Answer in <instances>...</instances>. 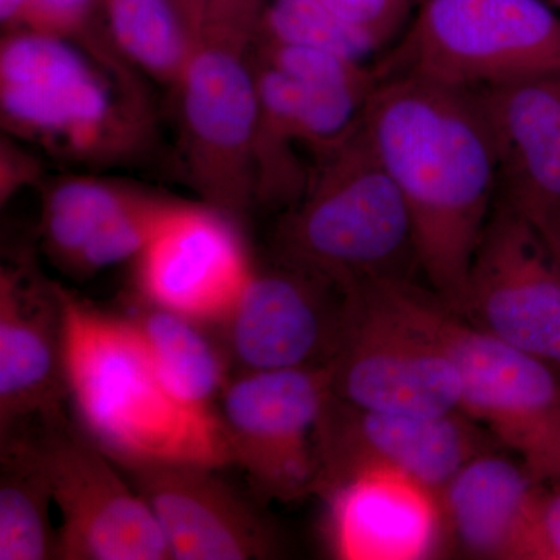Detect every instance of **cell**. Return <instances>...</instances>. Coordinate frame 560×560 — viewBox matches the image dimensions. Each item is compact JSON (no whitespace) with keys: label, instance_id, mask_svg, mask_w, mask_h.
Returning a JSON list of instances; mask_svg holds the SVG:
<instances>
[{"label":"cell","instance_id":"27","mask_svg":"<svg viewBox=\"0 0 560 560\" xmlns=\"http://www.w3.org/2000/svg\"><path fill=\"white\" fill-rule=\"evenodd\" d=\"M372 51L381 49L407 27L415 0H320Z\"/></svg>","mask_w":560,"mask_h":560},{"label":"cell","instance_id":"31","mask_svg":"<svg viewBox=\"0 0 560 560\" xmlns=\"http://www.w3.org/2000/svg\"><path fill=\"white\" fill-rule=\"evenodd\" d=\"M550 249L552 259L560 270V212L533 221Z\"/></svg>","mask_w":560,"mask_h":560},{"label":"cell","instance_id":"18","mask_svg":"<svg viewBox=\"0 0 560 560\" xmlns=\"http://www.w3.org/2000/svg\"><path fill=\"white\" fill-rule=\"evenodd\" d=\"M499 156V200L536 221L560 212V72L475 90Z\"/></svg>","mask_w":560,"mask_h":560},{"label":"cell","instance_id":"25","mask_svg":"<svg viewBox=\"0 0 560 560\" xmlns=\"http://www.w3.org/2000/svg\"><path fill=\"white\" fill-rule=\"evenodd\" d=\"M256 39L316 47L355 61L372 54L320 0H268Z\"/></svg>","mask_w":560,"mask_h":560},{"label":"cell","instance_id":"9","mask_svg":"<svg viewBox=\"0 0 560 560\" xmlns=\"http://www.w3.org/2000/svg\"><path fill=\"white\" fill-rule=\"evenodd\" d=\"M43 427L35 442L61 515L57 559H172L153 511L120 467L65 416Z\"/></svg>","mask_w":560,"mask_h":560},{"label":"cell","instance_id":"29","mask_svg":"<svg viewBox=\"0 0 560 560\" xmlns=\"http://www.w3.org/2000/svg\"><path fill=\"white\" fill-rule=\"evenodd\" d=\"M539 560H560V482L545 485L537 512Z\"/></svg>","mask_w":560,"mask_h":560},{"label":"cell","instance_id":"10","mask_svg":"<svg viewBox=\"0 0 560 560\" xmlns=\"http://www.w3.org/2000/svg\"><path fill=\"white\" fill-rule=\"evenodd\" d=\"M330 396L329 366L243 371L224 386L219 416L231 466L264 499L315 492V429Z\"/></svg>","mask_w":560,"mask_h":560},{"label":"cell","instance_id":"20","mask_svg":"<svg viewBox=\"0 0 560 560\" xmlns=\"http://www.w3.org/2000/svg\"><path fill=\"white\" fill-rule=\"evenodd\" d=\"M259 54L296 81L301 143L318 154L355 130L378 83L374 68L335 51L270 40H260Z\"/></svg>","mask_w":560,"mask_h":560},{"label":"cell","instance_id":"28","mask_svg":"<svg viewBox=\"0 0 560 560\" xmlns=\"http://www.w3.org/2000/svg\"><path fill=\"white\" fill-rule=\"evenodd\" d=\"M101 0H33L24 28L51 35H84L88 22Z\"/></svg>","mask_w":560,"mask_h":560},{"label":"cell","instance_id":"19","mask_svg":"<svg viewBox=\"0 0 560 560\" xmlns=\"http://www.w3.org/2000/svg\"><path fill=\"white\" fill-rule=\"evenodd\" d=\"M326 500L337 558L412 560L442 552L438 495L405 475L370 471Z\"/></svg>","mask_w":560,"mask_h":560},{"label":"cell","instance_id":"13","mask_svg":"<svg viewBox=\"0 0 560 560\" xmlns=\"http://www.w3.org/2000/svg\"><path fill=\"white\" fill-rule=\"evenodd\" d=\"M253 272L230 215L178 202L139 254L136 278L147 304L198 324H224Z\"/></svg>","mask_w":560,"mask_h":560},{"label":"cell","instance_id":"34","mask_svg":"<svg viewBox=\"0 0 560 560\" xmlns=\"http://www.w3.org/2000/svg\"><path fill=\"white\" fill-rule=\"evenodd\" d=\"M419 2H420V0H419ZM418 5H419V3H418Z\"/></svg>","mask_w":560,"mask_h":560},{"label":"cell","instance_id":"8","mask_svg":"<svg viewBox=\"0 0 560 560\" xmlns=\"http://www.w3.org/2000/svg\"><path fill=\"white\" fill-rule=\"evenodd\" d=\"M245 49L200 40L175 86L195 187L206 205L230 217L257 197L260 103Z\"/></svg>","mask_w":560,"mask_h":560},{"label":"cell","instance_id":"7","mask_svg":"<svg viewBox=\"0 0 560 560\" xmlns=\"http://www.w3.org/2000/svg\"><path fill=\"white\" fill-rule=\"evenodd\" d=\"M495 438L464 412L419 418L329 397L315 429V492L324 499L370 471H396L440 490Z\"/></svg>","mask_w":560,"mask_h":560},{"label":"cell","instance_id":"3","mask_svg":"<svg viewBox=\"0 0 560 560\" xmlns=\"http://www.w3.org/2000/svg\"><path fill=\"white\" fill-rule=\"evenodd\" d=\"M275 234L279 264L346 291L418 268L410 213L363 125L318 153Z\"/></svg>","mask_w":560,"mask_h":560},{"label":"cell","instance_id":"5","mask_svg":"<svg viewBox=\"0 0 560 560\" xmlns=\"http://www.w3.org/2000/svg\"><path fill=\"white\" fill-rule=\"evenodd\" d=\"M378 80L412 75L478 90L560 72V14L544 0H420Z\"/></svg>","mask_w":560,"mask_h":560},{"label":"cell","instance_id":"32","mask_svg":"<svg viewBox=\"0 0 560 560\" xmlns=\"http://www.w3.org/2000/svg\"><path fill=\"white\" fill-rule=\"evenodd\" d=\"M171 2L179 11L180 16H183V20L187 22L191 33H194V7H191V0H171Z\"/></svg>","mask_w":560,"mask_h":560},{"label":"cell","instance_id":"22","mask_svg":"<svg viewBox=\"0 0 560 560\" xmlns=\"http://www.w3.org/2000/svg\"><path fill=\"white\" fill-rule=\"evenodd\" d=\"M142 331L162 381L187 404L213 411L228 377L226 359L198 323L147 304L130 315Z\"/></svg>","mask_w":560,"mask_h":560},{"label":"cell","instance_id":"14","mask_svg":"<svg viewBox=\"0 0 560 560\" xmlns=\"http://www.w3.org/2000/svg\"><path fill=\"white\" fill-rule=\"evenodd\" d=\"M345 318V291L279 264L254 271L226 323L232 359L243 371L329 366Z\"/></svg>","mask_w":560,"mask_h":560},{"label":"cell","instance_id":"26","mask_svg":"<svg viewBox=\"0 0 560 560\" xmlns=\"http://www.w3.org/2000/svg\"><path fill=\"white\" fill-rule=\"evenodd\" d=\"M268 0H191L198 40L246 47L256 40Z\"/></svg>","mask_w":560,"mask_h":560},{"label":"cell","instance_id":"24","mask_svg":"<svg viewBox=\"0 0 560 560\" xmlns=\"http://www.w3.org/2000/svg\"><path fill=\"white\" fill-rule=\"evenodd\" d=\"M140 191L95 178L61 180L47 195L43 243L55 264L72 272L80 254Z\"/></svg>","mask_w":560,"mask_h":560},{"label":"cell","instance_id":"1","mask_svg":"<svg viewBox=\"0 0 560 560\" xmlns=\"http://www.w3.org/2000/svg\"><path fill=\"white\" fill-rule=\"evenodd\" d=\"M361 125L410 213L419 270L459 315L499 197V156L477 92L412 75L378 80Z\"/></svg>","mask_w":560,"mask_h":560},{"label":"cell","instance_id":"12","mask_svg":"<svg viewBox=\"0 0 560 560\" xmlns=\"http://www.w3.org/2000/svg\"><path fill=\"white\" fill-rule=\"evenodd\" d=\"M459 315L560 371V270L536 224L499 198Z\"/></svg>","mask_w":560,"mask_h":560},{"label":"cell","instance_id":"17","mask_svg":"<svg viewBox=\"0 0 560 560\" xmlns=\"http://www.w3.org/2000/svg\"><path fill=\"white\" fill-rule=\"evenodd\" d=\"M544 482L521 459L481 453L438 493L442 551L471 559L539 560L537 512Z\"/></svg>","mask_w":560,"mask_h":560},{"label":"cell","instance_id":"4","mask_svg":"<svg viewBox=\"0 0 560 560\" xmlns=\"http://www.w3.org/2000/svg\"><path fill=\"white\" fill-rule=\"evenodd\" d=\"M394 316L451 360L459 411L510 448L544 485L560 482V371L452 311L411 278L363 282Z\"/></svg>","mask_w":560,"mask_h":560},{"label":"cell","instance_id":"11","mask_svg":"<svg viewBox=\"0 0 560 560\" xmlns=\"http://www.w3.org/2000/svg\"><path fill=\"white\" fill-rule=\"evenodd\" d=\"M329 371L331 394L366 410L419 418L459 411L460 381L451 360L363 283L345 291Z\"/></svg>","mask_w":560,"mask_h":560},{"label":"cell","instance_id":"15","mask_svg":"<svg viewBox=\"0 0 560 560\" xmlns=\"http://www.w3.org/2000/svg\"><path fill=\"white\" fill-rule=\"evenodd\" d=\"M145 500L178 560L268 559L276 539L264 518L212 467L164 463L120 467Z\"/></svg>","mask_w":560,"mask_h":560},{"label":"cell","instance_id":"16","mask_svg":"<svg viewBox=\"0 0 560 560\" xmlns=\"http://www.w3.org/2000/svg\"><path fill=\"white\" fill-rule=\"evenodd\" d=\"M68 401L60 287L27 267L0 276V433L62 418Z\"/></svg>","mask_w":560,"mask_h":560},{"label":"cell","instance_id":"30","mask_svg":"<svg viewBox=\"0 0 560 560\" xmlns=\"http://www.w3.org/2000/svg\"><path fill=\"white\" fill-rule=\"evenodd\" d=\"M33 0H0V20L10 31L24 28Z\"/></svg>","mask_w":560,"mask_h":560},{"label":"cell","instance_id":"33","mask_svg":"<svg viewBox=\"0 0 560 560\" xmlns=\"http://www.w3.org/2000/svg\"><path fill=\"white\" fill-rule=\"evenodd\" d=\"M545 3L551 7V9L560 11V0H544Z\"/></svg>","mask_w":560,"mask_h":560},{"label":"cell","instance_id":"6","mask_svg":"<svg viewBox=\"0 0 560 560\" xmlns=\"http://www.w3.org/2000/svg\"><path fill=\"white\" fill-rule=\"evenodd\" d=\"M72 38L10 31L0 47V108L10 130L77 160L120 153L128 114L94 57Z\"/></svg>","mask_w":560,"mask_h":560},{"label":"cell","instance_id":"23","mask_svg":"<svg viewBox=\"0 0 560 560\" xmlns=\"http://www.w3.org/2000/svg\"><path fill=\"white\" fill-rule=\"evenodd\" d=\"M117 50L154 80L176 86L198 40L171 0H101Z\"/></svg>","mask_w":560,"mask_h":560},{"label":"cell","instance_id":"2","mask_svg":"<svg viewBox=\"0 0 560 560\" xmlns=\"http://www.w3.org/2000/svg\"><path fill=\"white\" fill-rule=\"evenodd\" d=\"M60 291L68 401L80 430L119 467L231 466L219 411L194 407L168 388L136 320Z\"/></svg>","mask_w":560,"mask_h":560},{"label":"cell","instance_id":"21","mask_svg":"<svg viewBox=\"0 0 560 560\" xmlns=\"http://www.w3.org/2000/svg\"><path fill=\"white\" fill-rule=\"evenodd\" d=\"M54 497L36 442L20 434L2 440L0 560L57 559Z\"/></svg>","mask_w":560,"mask_h":560}]
</instances>
